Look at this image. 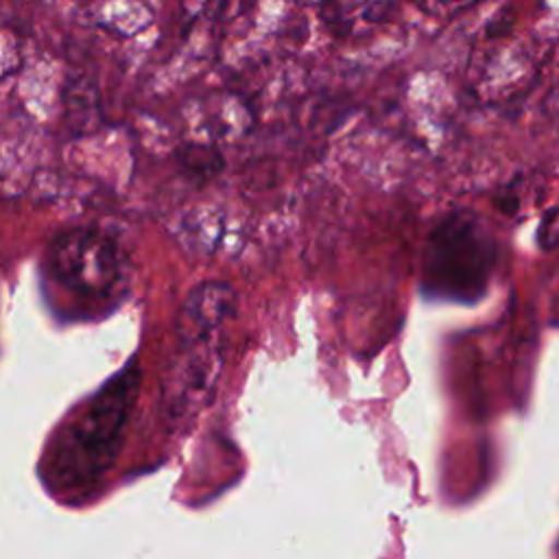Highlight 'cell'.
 Wrapping results in <instances>:
<instances>
[{
    "instance_id": "cell-8",
    "label": "cell",
    "mask_w": 559,
    "mask_h": 559,
    "mask_svg": "<svg viewBox=\"0 0 559 559\" xmlns=\"http://www.w3.org/2000/svg\"><path fill=\"white\" fill-rule=\"evenodd\" d=\"M17 66H20L17 39L9 28L0 26V79L15 72Z\"/></svg>"
},
{
    "instance_id": "cell-1",
    "label": "cell",
    "mask_w": 559,
    "mask_h": 559,
    "mask_svg": "<svg viewBox=\"0 0 559 559\" xmlns=\"http://www.w3.org/2000/svg\"><path fill=\"white\" fill-rule=\"evenodd\" d=\"M138 393V367L131 362L114 376L59 437L52 454V476L66 489L96 483L114 463L122 428Z\"/></svg>"
},
{
    "instance_id": "cell-4",
    "label": "cell",
    "mask_w": 559,
    "mask_h": 559,
    "mask_svg": "<svg viewBox=\"0 0 559 559\" xmlns=\"http://www.w3.org/2000/svg\"><path fill=\"white\" fill-rule=\"evenodd\" d=\"M236 295L223 282H203L199 284L181 312L179 328L199 330V332H218L221 325L234 314Z\"/></svg>"
},
{
    "instance_id": "cell-5",
    "label": "cell",
    "mask_w": 559,
    "mask_h": 559,
    "mask_svg": "<svg viewBox=\"0 0 559 559\" xmlns=\"http://www.w3.org/2000/svg\"><path fill=\"white\" fill-rule=\"evenodd\" d=\"M83 13L98 28H107L124 37L138 35L155 17L146 0H92Z\"/></svg>"
},
{
    "instance_id": "cell-2",
    "label": "cell",
    "mask_w": 559,
    "mask_h": 559,
    "mask_svg": "<svg viewBox=\"0 0 559 559\" xmlns=\"http://www.w3.org/2000/svg\"><path fill=\"white\" fill-rule=\"evenodd\" d=\"M496 245L476 214L452 212L430 234L424 251L421 286L428 295L474 301L487 290Z\"/></svg>"
},
{
    "instance_id": "cell-7",
    "label": "cell",
    "mask_w": 559,
    "mask_h": 559,
    "mask_svg": "<svg viewBox=\"0 0 559 559\" xmlns=\"http://www.w3.org/2000/svg\"><path fill=\"white\" fill-rule=\"evenodd\" d=\"M419 11L432 17H452L480 0H411Z\"/></svg>"
},
{
    "instance_id": "cell-3",
    "label": "cell",
    "mask_w": 559,
    "mask_h": 559,
    "mask_svg": "<svg viewBox=\"0 0 559 559\" xmlns=\"http://www.w3.org/2000/svg\"><path fill=\"white\" fill-rule=\"evenodd\" d=\"M48 271L63 290L85 301L111 299L124 280L118 245L92 227L59 234L48 251Z\"/></svg>"
},
{
    "instance_id": "cell-6",
    "label": "cell",
    "mask_w": 559,
    "mask_h": 559,
    "mask_svg": "<svg viewBox=\"0 0 559 559\" xmlns=\"http://www.w3.org/2000/svg\"><path fill=\"white\" fill-rule=\"evenodd\" d=\"M393 11V0H321V17L334 33H352L358 22L378 24Z\"/></svg>"
}]
</instances>
